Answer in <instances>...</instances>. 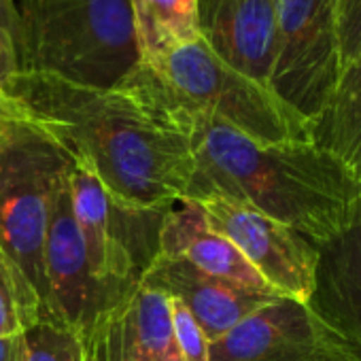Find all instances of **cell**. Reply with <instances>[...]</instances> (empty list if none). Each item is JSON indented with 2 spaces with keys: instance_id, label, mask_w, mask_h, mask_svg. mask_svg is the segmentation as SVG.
I'll use <instances>...</instances> for the list:
<instances>
[{
  "instance_id": "5b68a950",
  "label": "cell",
  "mask_w": 361,
  "mask_h": 361,
  "mask_svg": "<svg viewBox=\"0 0 361 361\" xmlns=\"http://www.w3.org/2000/svg\"><path fill=\"white\" fill-rule=\"evenodd\" d=\"M170 98L259 145L310 142L312 128L268 85L224 62L200 37L142 62Z\"/></svg>"
},
{
  "instance_id": "4fadbf2b",
  "label": "cell",
  "mask_w": 361,
  "mask_h": 361,
  "mask_svg": "<svg viewBox=\"0 0 361 361\" xmlns=\"http://www.w3.org/2000/svg\"><path fill=\"white\" fill-rule=\"evenodd\" d=\"M308 306L361 361V207L342 234L319 247Z\"/></svg>"
},
{
  "instance_id": "8fae6325",
  "label": "cell",
  "mask_w": 361,
  "mask_h": 361,
  "mask_svg": "<svg viewBox=\"0 0 361 361\" xmlns=\"http://www.w3.org/2000/svg\"><path fill=\"white\" fill-rule=\"evenodd\" d=\"M198 30L224 62L270 87L276 58L274 0H198Z\"/></svg>"
},
{
  "instance_id": "d4e9b609",
  "label": "cell",
  "mask_w": 361,
  "mask_h": 361,
  "mask_svg": "<svg viewBox=\"0 0 361 361\" xmlns=\"http://www.w3.org/2000/svg\"><path fill=\"white\" fill-rule=\"evenodd\" d=\"M359 185H361V176H359Z\"/></svg>"
},
{
  "instance_id": "7402d4cb",
  "label": "cell",
  "mask_w": 361,
  "mask_h": 361,
  "mask_svg": "<svg viewBox=\"0 0 361 361\" xmlns=\"http://www.w3.org/2000/svg\"><path fill=\"white\" fill-rule=\"evenodd\" d=\"M20 56L13 37L0 28V96H5L13 79L20 75Z\"/></svg>"
},
{
  "instance_id": "44dd1931",
  "label": "cell",
  "mask_w": 361,
  "mask_h": 361,
  "mask_svg": "<svg viewBox=\"0 0 361 361\" xmlns=\"http://www.w3.org/2000/svg\"><path fill=\"white\" fill-rule=\"evenodd\" d=\"M342 66L361 49V0H336Z\"/></svg>"
},
{
  "instance_id": "ffe728a7",
  "label": "cell",
  "mask_w": 361,
  "mask_h": 361,
  "mask_svg": "<svg viewBox=\"0 0 361 361\" xmlns=\"http://www.w3.org/2000/svg\"><path fill=\"white\" fill-rule=\"evenodd\" d=\"M170 310H172V331L174 342L178 348V355L183 361H209V338L204 336L202 327L194 319V314L188 310V306L170 298Z\"/></svg>"
},
{
  "instance_id": "603a6c76",
  "label": "cell",
  "mask_w": 361,
  "mask_h": 361,
  "mask_svg": "<svg viewBox=\"0 0 361 361\" xmlns=\"http://www.w3.org/2000/svg\"><path fill=\"white\" fill-rule=\"evenodd\" d=\"M0 28L7 30L13 37V41H18V32H20L18 0H0Z\"/></svg>"
},
{
  "instance_id": "3957f363",
  "label": "cell",
  "mask_w": 361,
  "mask_h": 361,
  "mask_svg": "<svg viewBox=\"0 0 361 361\" xmlns=\"http://www.w3.org/2000/svg\"><path fill=\"white\" fill-rule=\"evenodd\" d=\"M20 68L111 90L138 64L130 0H20Z\"/></svg>"
},
{
  "instance_id": "9a60e30c",
  "label": "cell",
  "mask_w": 361,
  "mask_h": 361,
  "mask_svg": "<svg viewBox=\"0 0 361 361\" xmlns=\"http://www.w3.org/2000/svg\"><path fill=\"white\" fill-rule=\"evenodd\" d=\"M157 255L185 259L211 276L274 295L262 276L240 255V251L224 234L209 226L202 209L196 202H176L170 211H166L159 226Z\"/></svg>"
},
{
  "instance_id": "2e32d148",
  "label": "cell",
  "mask_w": 361,
  "mask_h": 361,
  "mask_svg": "<svg viewBox=\"0 0 361 361\" xmlns=\"http://www.w3.org/2000/svg\"><path fill=\"white\" fill-rule=\"evenodd\" d=\"M312 140L361 176V49L342 66Z\"/></svg>"
},
{
  "instance_id": "ac0fdd59",
  "label": "cell",
  "mask_w": 361,
  "mask_h": 361,
  "mask_svg": "<svg viewBox=\"0 0 361 361\" xmlns=\"http://www.w3.org/2000/svg\"><path fill=\"white\" fill-rule=\"evenodd\" d=\"M41 321V300L0 247V336L18 338Z\"/></svg>"
},
{
  "instance_id": "7a4b0ae2",
  "label": "cell",
  "mask_w": 361,
  "mask_h": 361,
  "mask_svg": "<svg viewBox=\"0 0 361 361\" xmlns=\"http://www.w3.org/2000/svg\"><path fill=\"white\" fill-rule=\"evenodd\" d=\"M138 75L190 142L196 168L185 200L221 196L247 204L293 228L317 247L355 221L361 207L359 174L334 153L314 140L259 145L170 98L142 62Z\"/></svg>"
},
{
  "instance_id": "5bb4252c",
  "label": "cell",
  "mask_w": 361,
  "mask_h": 361,
  "mask_svg": "<svg viewBox=\"0 0 361 361\" xmlns=\"http://www.w3.org/2000/svg\"><path fill=\"white\" fill-rule=\"evenodd\" d=\"M98 361H183L178 355L170 298L138 283L109 314L98 344Z\"/></svg>"
},
{
  "instance_id": "9c48e42d",
  "label": "cell",
  "mask_w": 361,
  "mask_h": 361,
  "mask_svg": "<svg viewBox=\"0 0 361 361\" xmlns=\"http://www.w3.org/2000/svg\"><path fill=\"white\" fill-rule=\"evenodd\" d=\"M196 204L209 226L240 251L274 295L308 304L319 264V247L312 240L247 204L221 196H207Z\"/></svg>"
},
{
  "instance_id": "7c38bea8",
  "label": "cell",
  "mask_w": 361,
  "mask_h": 361,
  "mask_svg": "<svg viewBox=\"0 0 361 361\" xmlns=\"http://www.w3.org/2000/svg\"><path fill=\"white\" fill-rule=\"evenodd\" d=\"M140 283L183 302L202 327L209 342H215L251 312L276 298L219 276H211L185 259L164 255H155Z\"/></svg>"
},
{
  "instance_id": "e0dca14e",
  "label": "cell",
  "mask_w": 361,
  "mask_h": 361,
  "mask_svg": "<svg viewBox=\"0 0 361 361\" xmlns=\"http://www.w3.org/2000/svg\"><path fill=\"white\" fill-rule=\"evenodd\" d=\"M140 62H153L164 51L194 41L198 0H130Z\"/></svg>"
},
{
  "instance_id": "ba28073f",
  "label": "cell",
  "mask_w": 361,
  "mask_h": 361,
  "mask_svg": "<svg viewBox=\"0 0 361 361\" xmlns=\"http://www.w3.org/2000/svg\"><path fill=\"white\" fill-rule=\"evenodd\" d=\"M45 287L47 300L43 321H54L81 336L96 359L100 331L119 300L111 295L90 268L73 213L71 172L62 178L49 215L45 236Z\"/></svg>"
},
{
  "instance_id": "30bf717a",
  "label": "cell",
  "mask_w": 361,
  "mask_h": 361,
  "mask_svg": "<svg viewBox=\"0 0 361 361\" xmlns=\"http://www.w3.org/2000/svg\"><path fill=\"white\" fill-rule=\"evenodd\" d=\"M209 361H355L308 304L274 298L211 342Z\"/></svg>"
},
{
  "instance_id": "cb8c5ba5",
  "label": "cell",
  "mask_w": 361,
  "mask_h": 361,
  "mask_svg": "<svg viewBox=\"0 0 361 361\" xmlns=\"http://www.w3.org/2000/svg\"><path fill=\"white\" fill-rule=\"evenodd\" d=\"M0 361H18V338L0 336Z\"/></svg>"
},
{
  "instance_id": "52a82bcc",
  "label": "cell",
  "mask_w": 361,
  "mask_h": 361,
  "mask_svg": "<svg viewBox=\"0 0 361 361\" xmlns=\"http://www.w3.org/2000/svg\"><path fill=\"white\" fill-rule=\"evenodd\" d=\"M274 5L276 58L270 90L314 128L342 71L336 0H274Z\"/></svg>"
},
{
  "instance_id": "277c9868",
  "label": "cell",
  "mask_w": 361,
  "mask_h": 361,
  "mask_svg": "<svg viewBox=\"0 0 361 361\" xmlns=\"http://www.w3.org/2000/svg\"><path fill=\"white\" fill-rule=\"evenodd\" d=\"M73 155L0 98V247L28 279L45 319V236Z\"/></svg>"
},
{
  "instance_id": "d6986e66",
  "label": "cell",
  "mask_w": 361,
  "mask_h": 361,
  "mask_svg": "<svg viewBox=\"0 0 361 361\" xmlns=\"http://www.w3.org/2000/svg\"><path fill=\"white\" fill-rule=\"evenodd\" d=\"M18 361H96V359L81 336L54 321H39L18 336Z\"/></svg>"
},
{
  "instance_id": "8992f818",
  "label": "cell",
  "mask_w": 361,
  "mask_h": 361,
  "mask_svg": "<svg viewBox=\"0 0 361 361\" xmlns=\"http://www.w3.org/2000/svg\"><path fill=\"white\" fill-rule=\"evenodd\" d=\"M71 198L90 268L121 302L157 255L159 226L166 211L119 204L98 176L79 161L71 170Z\"/></svg>"
},
{
  "instance_id": "6da1fadb",
  "label": "cell",
  "mask_w": 361,
  "mask_h": 361,
  "mask_svg": "<svg viewBox=\"0 0 361 361\" xmlns=\"http://www.w3.org/2000/svg\"><path fill=\"white\" fill-rule=\"evenodd\" d=\"M0 98L87 166L119 204L170 211L185 200L196 168L190 142L138 66L111 90L20 71Z\"/></svg>"
}]
</instances>
